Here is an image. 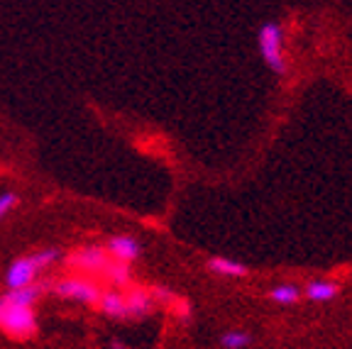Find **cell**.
<instances>
[{
    "label": "cell",
    "instance_id": "cell-1",
    "mask_svg": "<svg viewBox=\"0 0 352 349\" xmlns=\"http://www.w3.org/2000/svg\"><path fill=\"white\" fill-rule=\"evenodd\" d=\"M44 291L47 286L30 284L22 289H6V293H0V333L15 342L32 339L39 333L34 306Z\"/></svg>",
    "mask_w": 352,
    "mask_h": 349
},
{
    "label": "cell",
    "instance_id": "cell-2",
    "mask_svg": "<svg viewBox=\"0 0 352 349\" xmlns=\"http://www.w3.org/2000/svg\"><path fill=\"white\" fill-rule=\"evenodd\" d=\"M61 259H64V254L56 247H44V249L22 254L8 264L6 273H3V284H6V289H22V286L37 284V278L50 271Z\"/></svg>",
    "mask_w": 352,
    "mask_h": 349
},
{
    "label": "cell",
    "instance_id": "cell-3",
    "mask_svg": "<svg viewBox=\"0 0 352 349\" xmlns=\"http://www.w3.org/2000/svg\"><path fill=\"white\" fill-rule=\"evenodd\" d=\"M284 44L286 42H284V27H281V22L267 20L259 25V30H257L259 56H262V61L267 64V69L279 78H286L292 74V64H289Z\"/></svg>",
    "mask_w": 352,
    "mask_h": 349
},
{
    "label": "cell",
    "instance_id": "cell-4",
    "mask_svg": "<svg viewBox=\"0 0 352 349\" xmlns=\"http://www.w3.org/2000/svg\"><path fill=\"white\" fill-rule=\"evenodd\" d=\"M52 293L64 303H76V306H96V300L100 295V286L91 278H86L83 273L69 278H59L52 286Z\"/></svg>",
    "mask_w": 352,
    "mask_h": 349
},
{
    "label": "cell",
    "instance_id": "cell-5",
    "mask_svg": "<svg viewBox=\"0 0 352 349\" xmlns=\"http://www.w3.org/2000/svg\"><path fill=\"white\" fill-rule=\"evenodd\" d=\"M108 259L110 257L103 245H83L66 257V267L78 273H91L94 276V273H103Z\"/></svg>",
    "mask_w": 352,
    "mask_h": 349
},
{
    "label": "cell",
    "instance_id": "cell-6",
    "mask_svg": "<svg viewBox=\"0 0 352 349\" xmlns=\"http://www.w3.org/2000/svg\"><path fill=\"white\" fill-rule=\"evenodd\" d=\"M103 247H105V251H108V257L130 264V267L142 257V251H144L140 240L132 235H110Z\"/></svg>",
    "mask_w": 352,
    "mask_h": 349
},
{
    "label": "cell",
    "instance_id": "cell-7",
    "mask_svg": "<svg viewBox=\"0 0 352 349\" xmlns=\"http://www.w3.org/2000/svg\"><path fill=\"white\" fill-rule=\"evenodd\" d=\"M96 308L103 317L108 320L122 322L127 320V306H125V291L110 286L108 291H100L98 300H96Z\"/></svg>",
    "mask_w": 352,
    "mask_h": 349
},
{
    "label": "cell",
    "instance_id": "cell-8",
    "mask_svg": "<svg viewBox=\"0 0 352 349\" xmlns=\"http://www.w3.org/2000/svg\"><path fill=\"white\" fill-rule=\"evenodd\" d=\"M125 306H127V320H147L157 311V300L149 291L144 289H130L125 291Z\"/></svg>",
    "mask_w": 352,
    "mask_h": 349
},
{
    "label": "cell",
    "instance_id": "cell-9",
    "mask_svg": "<svg viewBox=\"0 0 352 349\" xmlns=\"http://www.w3.org/2000/svg\"><path fill=\"white\" fill-rule=\"evenodd\" d=\"M301 291L303 298L311 300V303H330L342 293V286L336 284V281H328V278H311Z\"/></svg>",
    "mask_w": 352,
    "mask_h": 349
},
{
    "label": "cell",
    "instance_id": "cell-10",
    "mask_svg": "<svg viewBox=\"0 0 352 349\" xmlns=\"http://www.w3.org/2000/svg\"><path fill=\"white\" fill-rule=\"evenodd\" d=\"M206 269L220 278H245L250 273V267L230 257H210L206 262Z\"/></svg>",
    "mask_w": 352,
    "mask_h": 349
},
{
    "label": "cell",
    "instance_id": "cell-11",
    "mask_svg": "<svg viewBox=\"0 0 352 349\" xmlns=\"http://www.w3.org/2000/svg\"><path fill=\"white\" fill-rule=\"evenodd\" d=\"M103 276L108 278L110 286H116V289H127L132 281V269H130V264L118 262V259L110 257L103 269Z\"/></svg>",
    "mask_w": 352,
    "mask_h": 349
},
{
    "label": "cell",
    "instance_id": "cell-12",
    "mask_svg": "<svg viewBox=\"0 0 352 349\" xmlns=\"http://www.w3.org/2000/svg\"><path fill=\"white\" fill-rule=\"evenodd\" d=\"M301 298H303V291L296 284H279L267 291V300H272L276 306H296Z\"/></svg>",
    "mask_w": 352,
    "mask_h": 349
},
{
    "label": "cell",
    "instance_id": "cell-13",
    "mask_svg": "<svg viewBox=\"0 0 352 349\" xmlns=\"http://www.w3.org/2000/svg\"><path fill=\"white\" fill-rule=\"evenodd\" d=\"M254 342V335L248 330H228L218 337V347L223 349H245Z\"/></svg>",
    "mask_w": 352,
    "mask_h": 349
},
{
    "label": "cell",
    "instance_id": "cell-14",
    "mask_svg": "<svg viewBox=\"0 0 352 349\" xmlns=\"http://www.w3.org/2000/svg\"><path fill=\"white\" fill-rule=\"evenodd\" d=\"M17 205H20V196H17L15 191L0 193V223H3L6 218H10V215L17 210Z\"/></svg>",
    "mask_w": 352,
    "mask_h": 349
},
{
    "label": "cell",
    "instance_id": "cell-15",
    "mask_svg": "<svg viewBox=\"0 0 352 349\" xmlns=\"http://www.w3.org/2000/svg\"><path fill=\"white\" fill-rule=\"evenodd\" d=\"M149 293L154 295V300H157V306H160V303H164V306H174L176 300L182 298V295L174 293V291L166 289V286H162V289H160V286H157V289H152V291H149Z\"/></svg>",
    "mask_w": 352,
    "mask_h": 349
}]
</instances>
